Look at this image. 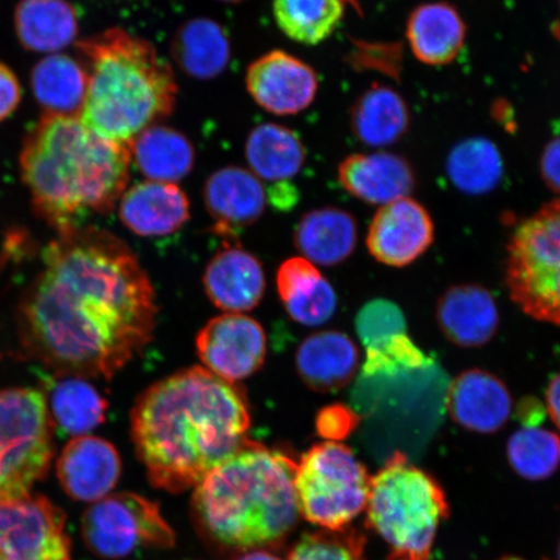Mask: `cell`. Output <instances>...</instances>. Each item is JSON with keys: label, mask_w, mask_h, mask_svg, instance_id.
Returning <instances> with one entry per match:
<instances>
[{"label": "cell", "mask_w": 560, "mask_h": 560, "mask_svg": "<svg viewBox=\"0 0 560 560\" xmlns=\"http://www.w3.org/2000/svg\"><path fill=\"white\" fill-rule=\"evenodd\" d=\"M436 319L445 338L462 348L488 345L500 327V312L492 293L479 284H458L446 290L438 301Z\"/></svg>", "instance_id": "ac0fdd59"}, {"label": "cell", "mask_w": 560, "mask_h": 560, "mask_svg": "<svg viewBox=\"0 0 560 560\" xmlns=\"http://www.w3.org/2000/svg\"><path fill=\"white\" fill-rule=\"evenodd\" d=\"M196 349L210 373L236 383L264 366L268 339L256 319L241 313H228L210 319L201 328Z\"/></svg>", "instance_id": "7c38bea8"}, {"label": "cell", "mask_w": 560, "mask_h": 560, "mask_svg": "<svg viewBox=\"0 0 560 560\" xmlns=\"http://www.w3.org/2000/svg\"><path fill=\"white\" fill-rule=\"evenodd\" d=\"M359 363V348L348 335L340 331L313 334L301 342L296 352V369L301 381L322 394L347 387Z\"/></svg>", "instance_id": "7402d4cb"}, {"label": "cell", "mask_w": 560, "mask_h": 560, "mask_svg": "<svg viewBox=\"0 0 560 560\" xmlns=\"http://www.w3.org/2000/svg\"><path fill=\"white\" fill-rule=\"evenodd\" d=\"M279 30L301 45L315 46L338 30L345 18V0H275Z\"/></svg>", "instance_id": "1f68e13d"}, {"label": "cell", "mask_w": 560, "mask_h": 560, "mask_svg": "<svg viewBox=\"0 0 560 560\" xmlns=\"http://www.w3.org/2000/svg\"><path fill=\"white\" fill-rule=\"evenodd\" d=\"M354 217L327 207L303 215L293 234L296 248L313 264L334 266L348 260L359 240Z\"/></svg>", "instance_id": "cb8c5ba5"}, {"label": "cell", "mask_w": 560, "mask_h": 560, "mask_svg": "<svg viewBox=\"0 0 560 560\" xmlns=\"http://www.w3.org/2000/svg\"><path fill=\"white\" fill-rule=\"evenodd\" d=\"M15 30L26 50L58 52L74 42L79 18L67 0H21L15 12Z\"/></svg>", "instance_id": "f1b7e54d"}, {"label": "cell", "mask_w": 560, "mask_h": 560, "mask_svg": "<svg viewBox=\"0 0 560 560\" xmlns=\"http://www.w3.org/2000/svg\"><path fill=\"white\" fill-rule=\"evenodd\" d=\"M558 560H560V541H559V546H558Z\"/></svg>", "instance_id": "7dc6e473"}, {"label": "cell", "mask_w": 560, "mask_h": 560, "mask_svg": "<svg viewBox=\"0 0 560 560\" xmlns=\"http://www.w3.org/2000/svg\"><path fill=\"white\" fill-rule=\"evenodd\" d=\"M156 295L135 252L107 230L58 234L19 307L20 345L62 376L110 380L152 340Z\"/></svg>", "instance_id": "6da1fadb"}, {"label": "cell", "mask_w": 560, "mask_h": 560, "mask_svg": "<svg viewBox=\"0 0 560 560\" xmlns=\"http://www.w3.org/2000/svg\"><path fill=\"white\" fill-rule=\"evenodd\" d=\"M435 226L418 201L402 198L377 210L368 233L370 255L392 268L418 260L433 242Z\"/></svg>", "instance_id": "5bb4252c"}, {"label": "cell", "mask_w": 560, "mask_h": 560, "mask_svg": "<svg viewBox=\"0 0 560 560\" xmlns=\"http://www.w3.org/2000/svg\"><path fill=\"white\" fill-rule=\"evenodd\" d=\"M360 417L347 405L334 404L320 409L315 418V430L320 438L341 443L355 431Z\"/></svg>", "instance_id": "f35d334b"}, {"label": "cell", "mask_w": 560, "mask_h": 560, "mask_svg": "<svg viewBox=\"0 0 560 560\" xmlns=\"http://www.w3.org/2000/svg\"><path fill=\"white\" fill-rule=\"evenodd\" d=\"M75 47L89 77L81 120L97 136L130 145L173 114L177 82L150 42L114 27Z\"/></svg>", "instance_id": "5b68a950"}, {"label": "cell", "mask_w": 560, "mask_h": 560, "mask_svg": "<svg viewBox=\"0 0 560 560\" xmlns=\"http://www.w3.org/2000/svg\"><path fill=\"white\" fill-rule=\"evenodd\" d=\"M447 173L459 190L471 195L486 194L499 184L502 175L499 150L486 139L466 140L451 153Z\"/></svg>", "instance_id": "836d02e7"}, {"label": "cell", "mask_w": 560, "mask_h": 560, "mask_svg": "<svg viewBox=\"0 0 560 560\" xmlns=\"http://www.w3.org/2000/svg\"><path fill=\"white\" fill-rule=\"evenodd\" d=\"M546 409L555 424L560 430V373L552 377L546 389Z\"/></svg>", "instance_id": "7bdbcfd3"}, {"label": "cell", "mask_w": 560, "mask_h": 560, "mask_svg": "<svg viewBox=\"0 0 560 560\" xmlns=\"http://www.w3.org/2000/svg\"><path fill=\"white\" fill-rule=\"evenodd\" d=\"M202 198L213 221V233L229 240L260 220L269 202L264 182L240 166H225L210 174Z\"/></svg>", "instance_id": "9a60e30c"}, {"label": "cell", "mask_w": 560, "mask_h": 560, "mask_svg": "<svg viewBox=\"0 0 560 560\" xmlns=\"http://www.w3.org/2000/svg\"><path fill=\"white\" fill-rule=\"evenodd\" d=\"M121 468L120 454L114 445L86 435L69 441L60 454L56 472L70 499L97 502L117 486Z\"/></svg>", "instance_id": "2e32d148"}, {"label": "cell", "mask_w": 560, "mask_h": 560, "mask_svg": "<svg viewBox=\"0 0 560 560\" xmlns=\"http://www.w3.org/2000/svg\"><path fill=\"white\" fill-rule=\"evenodd\" d=\"M409 125L402 97L388 88H373L355 102L352 129L361 142L382 147L400 139Z\"/></svg>", "instance_id": "f546056e"}, {"label": "cell", "mask_w": 560, "mask_h": 560, "mask_svg": "<svg viewBox=\"0 0 560 560\" xmlns=\"http://www.w3.org/2000/svg\"><path fill=\"white\" fill-rule=\"evenodd\" d=\"M130 151L138 171L153 182L175 185L195 166L194 143L170 126H150L132 140Z\"/></svg>", "instance_id": "484cf974"}, {"label": "cell", "mask_w": 560, "mask_h": 560, "mask_svg": "<svg viewBox=\"0 0 560 560\" xmlns=\"http://www.w3.org/2000/svg\"><path fill=\"white\" fill-rule=\"evenodd\" d=\"M355 330L366 350L380 349L396 336L406 334L408 325L397 304L377 299L363 305L355 318Z\"/></svg>", "instance_id": "d590c367"}, {"label": "cell", "mask_w": 560, "mask_h": 560, "mask_svg": "<svg viewBox=\"0 0 560 560\" xmlns=\"http://www.w3.org/2000/svg\"><path fill=\"white\" fill-rule=\"evenodd\" d=\"M371 476L349 447L334 441L314 445L296 468L299 513L327 530L348 528L366 510Z\"/></svg>", "instance_id": "ba28073f"}, {"label": "cell", "mask_w": 560, "mask_h": 560, "mask_svg": "<svg viewBox=\"0 0 560 560\" xmlns=\"http://www.w3.org/2000/svg\"><path fill=\"white\" fill-rule=\"evenodd\" d=\"M219 2H222V3H230V4H236V3H242V2H244V0H219Z\"/></svg>", "instance_id": "f6af8a7d"}, {"label": "cell", "mask_w": 560, "mask_h": 560, "mask_svg": "<svg viewBox=\"0 0 560 560\" xmlns=\"http://www.w3.org/2000/svg\"><path fill=\"white\" fill-rule=\"evenodd\" d=\"M175 65L195 80H214L228 69L231 60L229 34L220 23L196 18L182 24L171 44Z\"/></svg>", "instance_id": "603a6c76"}, {"label": "cell", "mask_w": 560, "mask_h": 560, "mask_svg": "<svg viewBox=\"0 0 560 560\" xmlns=\"http://www.w3.org/2000/svg\"><path fill=\"white\" fill-rule=\"evenodd\" d=\"M425 363L427 357L422 350L415 345L408 334H402L380 349L368 350L362 377L394 374L398 370L420 369L424 368Z\"/></svg>", "instance_id": "74e56055"}, {"label": "cell", "mask_w": 560, "mask_h": 560, "mask_svg": "<svg viewBox=\"0 0 560 560\" xmlns=\"http://www.w3.org/2000/svg\"><path fill=\"white\" fill-rule=\"evenodd\" d=\"M245 86L252 100L265 110L277 116H293L313 103L318 75L303 60L275 50L252 62Z\"/></svg>", "instance_id": "4fadbf2b"}, {"label": "cell", "mask_w": 560, "mask_h": 560, "mask_svg": "<svg viewBox=\"0 0 560 560\" xmlns=\"http://www.w3.org/2000/svg\"><path fill=\"white\" fill-rule=\"evenodd\" d=\"M500 560H525V559L516 558V557H506V558H502Z\"/></svg>", "instance_id": "bcb514c9"}, {"label": "cell", "mask_w": 560, "mask_h": 560, "mask_svg": "<svg viewBox=\"0 0 560 560\" xmlns=\"http://www.w3.org/2000/svg\"><path fill=\"white\" fill-rule=\"evenodd\" d=\"M0 560H73L65 511L44 495L0 502Z\"/></svg>", "instance_id": "8fae6325"}, {"label": "cell", "mask_w": 560, "mask_h": 560, "mask_svg": "<svg viewBox=\"0 0 560 560\" xmlns=\"http://www.w3.org/2000/svg\"><path fill=\"white\" fill-rule=\"evenodd\" d=\"M296 468L290 455L249 440L195 487L191 508L201 536L231 552L284 541L300 515Z\"/></svg>", "instance_id": "277c9868"}, {"label": "cell", "mask_w": 560, "mask_h": 560, "mask_svg": "<svg viewBox=\"0 0 560 560\" xmlns=\"http://www.w3.org/2000/svg\"><path fill=\"white\" fill-rule=\"evenodd\" d=\"M465 38L464 20L451 4H423L411 13L409 44L412 54L424 65H450L464 47Z\"/></svg>", "instance_id": "d4e9b609"}, {"label": "cell", "mask_w": 560, "mask_h": 560, "mask_svg": "<svg viewBox=\"0 0 560 560\" xmlns=\"http://www.w3.org/2000/svg\"><path fill=\"white\" fill-rule=\"evenodd\" d=\"M324 277L320 271L310 260L304 257H293L285 260L277 272V289L282 303L289 299L293 292H296L315 279Z\"/></svg>", "instance_id": "ab89813d"}, {"label": "cell", "mask_w": 560, "mask_h": 560, "mask_svg": "<svg viewBox=\"0 0 560 560\" xmlns=\"http://www.w3.org/2000/svg\"><path fill=\"white\" fill-rule=\"evenodd\" d=\"M250 172L268 184H291L304 166L306 150L298 132L278 124H262L245 142Z\"/></svg>", "instance_id": "4316f807"}, {"label": "cell", "mask_w": 560, "mask_h": 560, "mask_svg": "<svg viewBox=\"0 0 560 560\" xmlns=\"http://www.w3.org/2000/svg\"><path fill=\"white\" fill-rule=\"evenodd\" d=\"M82 537L103 559H121L139 548H170L174 534L155 502L135 493L109 494L82 516Z\"/></svg>", "instance_id": "30bf717a"}, {"label": "cell", "mask_w": 560, "mask_h": 560, "mask_svg": "<svg viewBox=\"0 0 560 560\" xmlns=\"http://www.w3.org/2000/svg\"><path fill=\"white\" fill-rule=\"evenodd\" d=\"M541 174L546 185L560 194V137L546 147L541 160Z\"/></svg>", "instance_id": "b9f144b4"}, {"label": "cell", "mask_w": 560, "mask_h": 560, "mask_svg": "<svg viewBox=\"0 0 560 560\" xmlns=\"http://www.w3.org/2000/svg\"><path fill=\"white\" fill-rule=\"evenodd\" d=\"M287 313L300 325H325L338 310V296L325 277L306 284L283 301Z\"/></svg>", "instance_id": "8d00e7d4"}, {"label": "cell", "mask_w": 560, "mask_h": 560, "mask_svg": "<svg viewBox=\"0 0 560 560\" xmlns=\"http://www.w3.org/2000/svg\"><path fill=\"white\" fill-rule=\"evenodd\" d=\"M368 538L361 530L314 532L301 537L289 560H368Z\"/></svg>", "instance_id": "e575fe53"}, {"label": "cell", "mask_w": 560, "mask_h": 560, "mask_svg": "<svg viewBox=\"0 0 560 560\" xmlns=\"http://www.w3.org/2000/svg\"><path fill=\"white\" fill-rule=\"evenodd\" d=\"M54 423L38 389H0V502L31 494L54 457Z\"/></svg>", "instance_id": "9c48e42d"}, {"label": "cell", "mask_w": 560, "mask_h": 560, "mask_svg": "<svg viewBox=\"0 0 560 560\" xmlns=\"http://www.w3.org/2000/svg\"><path fill=\"white\" fill-rule=\"evenodd\" d=\"M366 513L368 527L388 545L385 560H430L451 506L432 475L395 452L371 478Z\"/></svg>", "instance_id": "8992f818"}, {"label": "cell", "mask_w": 560, "mask_h": 560, "mask_svg": "<svg viewBox=\"0 0 560 560\" xmlns=\"http://www.w3.org/2000/svg\"><path fill=\"white\" fill-rule=\"evenodd\" d=\"M338 174L342 187L369 205L385 206L408 198L415 187L410 165L390 153L349 156L340 164Z\"/></svg>", "instance_id": "44dd1931"}, {"label": "cell", "mask_w": 560, "mask_h": 560, "mask_svg": "<svg viewBox=\"0 0 560 560\" xmlns=\"http://www.w3.org/2000/svg\"><path fill=\"white\" fill-rule=\"evenodd\" d=\"M50 408L52 423L79 438L104 423L108 402L83 377L65 376L52 385Z\"/></svg>", "instance_id": "4dcf8cb0"}, {"label": "cell", "mask_w": 560, "mask_h": 560, "mask_svg": "<svg viewBox=\"0 0 560 560\" xmlns=\"http://www.w3.org/2000/svg\"><path fill=\"white\" fill-rule=\"evenodd\" d=\"M508 459L525 480L549 479L560 467V438L540 427L525 425L509 439Z\"/></svg>", "instance_id": "d6a6232c"}, {"label": "cell", "mask_w": 560, "mask_h": 560, "mask_svg": "<svg viewBox=\"0 0 560 560\" xmlns=\"http://www.w3.org/2000/svg\"><path fill=\"white\" fill-rule=\"evenodd\" d=\"M21 97H23V90L16 74L0 62V122L7 120L18 109Z\"/></svg>", "instance_id": "60d3db41"}, {"label": "cell", "mask_w": 560, "mask_h": 560, "mask_svg": "<svg viewBox=\"0 0 560 560\" xmlns=\"http://www.w3.org/2000/svg\"><path fill=\"white\" fill-rule=\"evenodd\" d=\"M505 280L522 312L560 326V199L516 226L509 242Z\"/></svg>", "instance_id": "52a82bcc"}, {"label": "cell", "mask_w": 560, "mask_h": 560, "mask_svg": "<svg viewBox=\"0 0 560 560\" xmlns=\"http://www.w3.org/2000/svg\"><path fill=\"white\" fill-rule=\"evenodd\" d=\"M190 199L174 184L147 180L125 191L118 214L125 228L138 236H166L190 220Z\"/></svg>", "instance_id": "ffe728a7"}, {"label": "cell", "mask_w": 560, "mask_h": 560, "mask_svg": "<svg viewBox=\"0 0 560 560\" xmlns=\"http://www.w3.org/2000/svg\"><path fill=\"white\" fill-rule=\"evenodd\" d=\"M130 424L151 485L179 493L248 443L250 416L241 387L194 366L147 388Z\"/></svg>", "instance_id": "7a4b0ae2"}, {"label": "cell", "mask_w": 560, "mask_h": 560, "mask_svg": "<svg viewBox=\"0 0 560 560\" xmlns=\"http://www.w3.org/2000/svg\"><path fill=\"white\" fill-rule=\"evenodd\" d=\"M131 151L97 136L81 117L45 115L24 139L21 177L35 214L58 234L107 214L126 191Z\"/></svg>", "instance_id": "3957f363"}, {"label": "cell", "mask_w": 560, "mask_h": 560, "mask_svg": "<svg viewBox=\"0 0 560 560\" xmlns=\"http://www.w3.org/2000/svg\"><path fill=\"white\" fill-rule=\"evenodd\" d=\"M88 85L85 67L65 54L48 55L33 68V94L45 115L81 117Z\"/></svg>", "instance_id": "83f0119b"}, {"label": "cell", "mask_w": 560, "mask_h": 560, "mask_svg": "<svg viewBox=\"0 0 560 560\" xmlns=\"http://www.w3.org/2000/svg\"><path fill=\"white\" fill-rule=\"evenodd\" d=\"M447 411L464 429L490 435L506 425L513 397L506 384L489 371H464L452 382L446 396Z\"/></svg>", "instance_id": "e0dca14e"}, {"label": "cell", "mask_w": 560, "mask_h": 560, "mask_svg": "<svg viewBox=\"0 0 560 560\" xmlns=\"http://www.w3.org/2000/svg\"><path fill=\"white\" fill-rule=\"evenodd\" d=\"M237 560H282L272 552L260 549V550H250L247 552H243V556Z\"/></svg>", "instance_id": "ee69618b"}, {"label": "cell", "mask_w": 560, "mask_h": 560, "mask_svg": "<svg viewBox=\"0 0 560 560\" xmlns=\"http://www.w3.org/2000/svg\"><path fill=\"white\" fill-rule=\"evenodd\" d=\"M202 282L209 300L229 313L255 310L266 289L261 262L240 245L231 244L210 260Z\"/></svg>", "instance_id": "d6986e66"}]
</instances>
